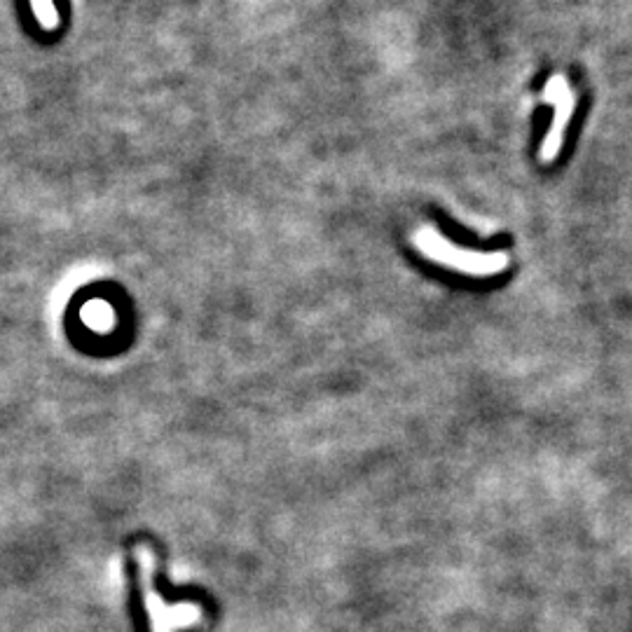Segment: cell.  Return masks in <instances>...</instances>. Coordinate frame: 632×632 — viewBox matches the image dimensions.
<instances>
[{
  "instance_id": "obj_2",
  "label": "cell",
  "mask_w": 632,
  "mask_h": 632,
  "mask_svg": "<svg viewBox=\"0 0 632 632\" xmlns=\"http://www.w3.org/2000/svg\"><path fill=\"white\" fill-rule=\"evenodd\" d=\"M544 103L553 106V122L544 136V143L539 148V160L544 164H553L558 160L562 146H565V134L569 122H572L576 108V92L569 85V80L562 73H555L544 89Z\"/></svg>"
},
{
  "instance_id": "obj_3",
  "label": "cell",
  "mask_w": 632,
  "mask_h": 632,
  "mask_svg": "<svg viewBox=\"0 0 632 632\" xmlns=\"http://www.w3.org/2000/svg\"><path fill=\"white\" fill-rule=\"evenodd\" d=\"M33 12H36L38 24L43 26L45 31H54L59 26V12L54 0H31Z\"/></svg>"
},
{
  "instance_id": "obj_1",
  "label": "cell",
  "mask_w": 632,
  "mask_h": 632,
  "mask_svg": "<svg viewBox=\"0 0 632 632\" xmlns=\"http://www.w3.org/2000/svg\"><path fill=\"white\" fill-rule=\"evenodd\" d=\"M412 244L431 263L443 265L445 270L466 274V277H497L506 272L511 258L504 251H471L448 237H443L434 225H419L412 235Z\"/></svg>"
}]
</instances>
